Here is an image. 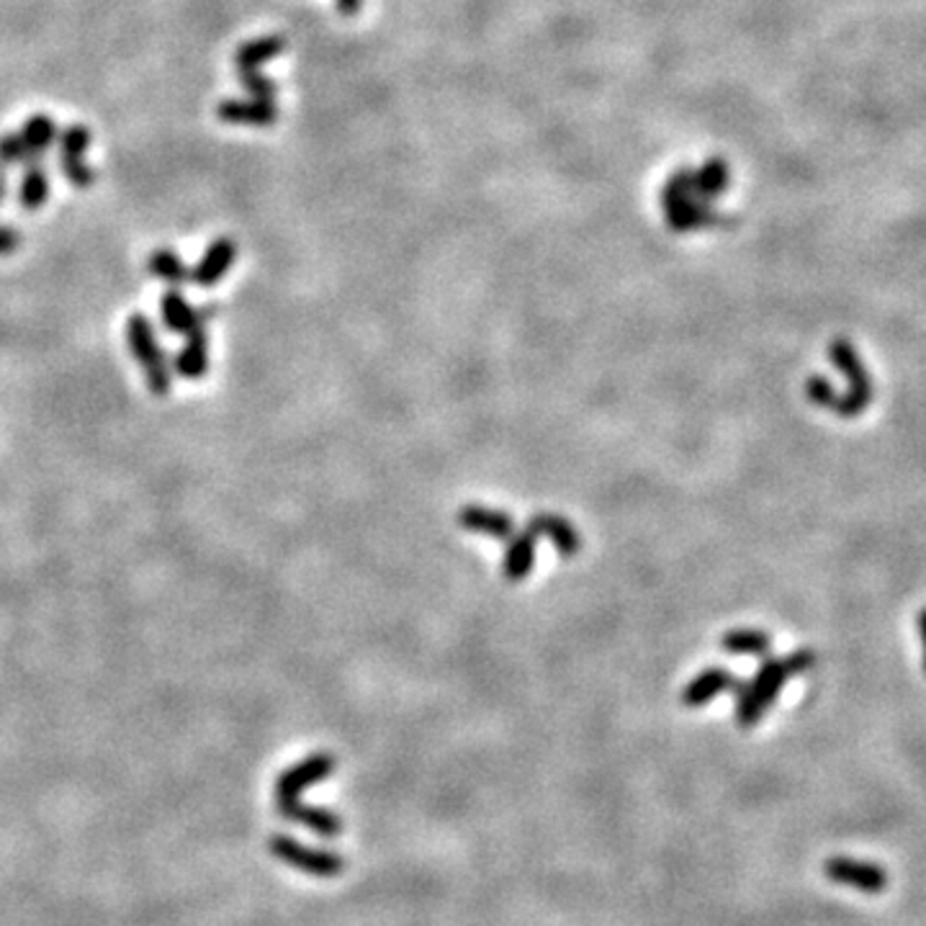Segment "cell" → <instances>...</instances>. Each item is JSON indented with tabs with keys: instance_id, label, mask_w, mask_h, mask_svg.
Here are the masks:
<instances>
[{
	"instance_id": "cell-1",
	"label": "cell",
	"mask_w": 926,
	"mask_h": 926,
	"mask_svg": "<svg viewBox=\"0 0 926 926\" xmlns=\"http://www.w3.org/2000/svg\"><path fill=\"white\" fill-rule=\"evenodd\" d=\"M793 677L785 656H764L754 677L749 683H737V723L741 729H754L756 723L767 716V710L775 706L777 695Z\"/></svg>"
},
{
	"instance_id": "cell-8",
	"label": "cell",
	"mask_w": 926,
	"mask_h": 926,
	"mask_svg": "<svg viewBox=\"0 0 926 926\" xmlns=\"http://www.w3.org/2000/svg\"><path fill=\"white\" fill-rule=\"evenodd\" d=\"M664 214H667V225L675 229V232H693V229H708L723 221V217L710 209L708 201H702L695 194L672 198V201H664Z\"/></svg>"
},
{
	"instance_id": "cell-3",
	"label": "cell",
	"mask_w": 926,
	"mask_h": 926,
	"mask_svg": "<svg viewBox=\"0 0 926 926\" xmlns=\"http://www.w3.org/2000/svg\"><path fill=\"white\" fill-rule=\"evenodd\" d=\"M829 361L834 363V369L841 373V379L847 381V392L839 394L837 400V412L839 417L845 420H852V417H860L864 410L872 404V396H875V389H872V379L868 373V366L862 363L860 353H857V348L852 342L839 338L834 340L829 346Z\"/></svg>"
},
{
	"instance_id": "cell-30",
	"label": "cell",
	"mask_w": 926,
	"mask_h": 926,
	"mask_svg": "<svg viewBox=\"0 0 926 926\" xmlns=\"http://www.w3.org/2000/svg\"><path fill=\"white\" fill-rule=\"evenodd\" d=\"M361 3L363 0H338V11L346 13V17H353L361 9Z\"/></svg>"
},
{
	"instance_id": "cell-15",
	"label": "cell",
	"mask_w": 926,
	"mask_h": 926,
	"mask_svg": "<svg viewBox=\"0 0 926 926\" xmlns=\"http://www.w3.org/2000/svg\"><path fill=\"white\" fill-rule=\"evenodd\" d=\"M217 117L227 124L237 127H271L279 119V109L273 101H240V98H229L217 106Z\"/></svg>"
},
{
	"instance_id": "cell-32",
	"label": "cell",
	"mask_w": 926,
	"mask_h": 926,
	"mask_svg": "<svg viewBox=\"0 0 926 926\" xmlns=\"http://www.w3.org/2000/svg\"><path fill=\"white\" fill-rule=\"evenodd\" d=\"M9 196V167L0 165V201Z\"/></svg>"
},
{
	"instance_id": "cell-14",
	"label": "cell",
	"mask_w": 926,
	"mask_h": 926,
	"mask_svg": "<svg viewBox=\"0 0 926 926\" xmlns=\"http://www.w3.org/2000/svg\"><path fill=\"white\" fill-rule=\"evenodd\" d=\"M209 371V333L206 327L186 335L178 353L173 358V373L186 381H198Z\"/></svg>"
},
{
	"instance_id": "cell-16",
	"label": "cell",
	"mask_w": 926,
	"mask_h": 926,
	"mask_svg": "<svg viewBox=\"0 0 926 926\" xmlns=\"http://www.w3.org/2000/svg\"><path fill=\"white\" fill-rule=\"evenodd\" d=\"M286 50V42L283 36H260V40L244 42L235 55V67L237 73L244 70H260V65L271 63L273 57H279L281 52Z\"/></svg>"
},
{
	"instance_id": "cell-25",
	"label": "cell",
	"mask_w": 926,
	"mask_h": 926,
	"mask_svg": "<svg viewBox=\"0 0 926 926\" xmlns=\"http://www.w3.org/2000/svg\"><path fill=\"white\" fill-rule=\"evenodd\" d=\"M806 396L810 404H816V407H829L834 410L837 407V400H839V392L834 389V384L821 373H814V377H808L806 381Z\"/></svg>"
},
{
	"instance_id": "cell-29",
	"label": "cell",
	"mask_w": 926,
	"mask_h": 926,
	"mask_svg": "<svg viewBox=\"0 0 926 926\" xmlns=\"http://www.w3.org/2000/svg\"><path fill=\"white\" fill-rule=\"evenodd\" d=\"M21 242H24V237H21L17 229L9 225H0V255H13V252L21 248Z\"/></svg>"
},
{
	"instance_id": "cell-10",
	"label": "cell",
	"mask_w": 926,
	"mask_h": 926,
	"mask_svg": "<svg viewBox=\"0 0 926 926\" xmlns=\"http://www.w3.org/2000/svg\"><path fill=\"white\" fill-rule=\"evenodd\" d=\"M458 523H461L466 531L481 533L492 541H508L510 535L518 531L515 520H512L508 512L484 508V504H466V508L458 512Z\"/></svg>"
},
{
	"instance_id": "cell-19",
	"label": "cell",
	"mask_w": 926,
	"mask_h": 926,
	"mask_svg": "<svg viewBox=\"0 0 926 926\" xmlns=\"http://www.w3.org/2000/svg\"><path fill=\"white\" fill-rule=\"evenodd\" d=\"M19 134H21V142L26 144L29 155H32L34 160H42L44 152L57 142L55 119L47 117V113H34L32 119H26V124Z\"/></svg>"
},
{
	"instance_id": "cell-31",
	"label": "cell",
	"mask_w": 926,
	"mask_h": 926,
	"mask_svg": "<svg viewBox=\"0 0 926 926\" xmlns=\"http://www.w3.org/2000/svg\"><path fill=\"white\" fill-rule=\"evenodd\" d=\"M918 636H922V646H924V672H926V608L918 612Z\"/></svg>"
},
{
	"instance_id": "cell-26",
	"label": "cell",
	"mask_w": 926,
	"mask_h": 926,
	"mask_svg": "<svg viewBox=\"0 0 926 926\" xmlns=\"http://www.w3.org/2000/svg\"><path fill=\"white\" fill-rule=\"evenodd\" d=\"M90 148V129L83 124L67 127L59 134V155H86Z\"/></svg>"
},
{
	"instance_id": "cell-9",
	"label": "cell",
	"mask_w": 926,
	"mask_h": 926,
	"mask_svg": "<svg viewBox=\"0 0 926 926\" xmlns=\"http://www.w3.org/2000/svg\"><path fill=\"white\" fill-rule=\"evenodd\" d=\"M235 258H237V242L232 240V237H219V240H214L209 248H206L201 260L190 268V281L201 288H211L214 283H219L229 273Z\"/></svg>"
},
{
	"instance_id": "cell-4",
	"label": "cell",
	"mask_w": 926,
	"mask_h": 926,
	"mask_svg": "<svg viewBox=\"0 0 926 926\" xmlns=\"http://www.w3.org/2000/svg\"><path fill=\"white\" fill-rule=\"evenodd\" d=\"M335 772V756L330 754H312L302 760L294 767L281 772L279 783H275V806H279V814L283 818L291 816L298 803H302V793L306 787L323 783L325 777H330Z\"/></svg>"
},
{
	"instance_id": "cell-28",
	"label": "cell",
	"mask_w": 926,
	"mask_h": 926,
	"mask_svg": "<svg viewBox=\"0 0 926 926\" xmlns=\"http://www.w3.org/2000/svg\"><path fill=\"white\" fill-rule=\"evenodd\" d=\"M785 662H787V667H791L793 677L795 675H806V672L814 669L816 654L810 652V649H795V652H791V654L785 656Z\"/></svg>"
},
{
	"instance_id": "cell-24",
	"label": "cell",
	"mask_w": 926,
	"mask_h": 926,
	"mask_svg": "<svg viewBox=\"0 0 926 926\" xmlns=\"http://www.w3.org/2000/svg\"><path fill=\"white\" fill-rule=\"evenodd\" d=\"M34 163H42V160H34L29 155L26 144L21 142V134H3L0 137V165L3 167H13V165H34Z\"/></svg>"
},
{
	"instance_id": "cell-2",
	"label": "cell",
	"mask_w": 926,
	"mask_h": 926,
	"mask_svg": "<svg viewBox=\"0 0 926 926\" xmlns=\"http://www.w3.org/2000/svg\"><path fill=\"white\" fill-rule=\"evenodd\" d=\"M127 342L129 350H132L134 361L140 363L144 373V381H148L150 392L165 400L173 389V366L167 361L165 350L160 348L155 325H152L150 317H144L137 312L127 319Z\"/></svg>"
},
{
	"instance_id": "cell-21",
	"label": "cell",
	"mask_w": 926,
	"mask_h": 926,
	"mask_svg": "<svg viewBox=\"0 0 926 926\" xmlns=\"http://www.w3.org/2000/svg\"><path fill=\"white\" fill-rule=\"evenodd\" d=\"M148 271L155 279L171 283V286H183V283L190 281V268L171 248H157L152 252L148 260Z\"/></svg>"
},
{
	"instance_id": "cell-12",
	"label": "cell",
	"mask_w": 926,
	"mask_h": 926,
	"mask_svg": "<svg viewBox=\"0 0 926 926\" xmlns=\"http://www.w3.org/2000/svg\"><path fill=\"white\" fill-rule=\"evenodd\" d=\"M504 543H508V548H504V558H502L504 579L523 581L531 577V571L535 566V546H538V535L525 525L523 531H515Z\"/></svg>"
},
{
	"instance_id": "cell-13",
	"label": "cell",
	"mask_w": 926,
	"mask_h": 926,
	"mask_svg": "<svg viewBox=\"0 0 926 926\" xmlns=\"http://www.w3.org/2000/svg\"><path fill=\"white\" fill-rule=\"evenodd\" d=\"M737 683L739 679L726 667H708L687 683L683 690V702L687 708H702L713 698H718V695L733 690Z\"/></svg>"
},
{
	"instance_id": "cell-7",
	"label": "cell",
	"mask_w": 926,
	"mask_h": 926,
	"mask_svg": "<svg viewBox=\"0 0 926 926\" xmlns=\"http://www.w3.org/2000/svg\"><path fill=\"white\" fill-rule=\"evenodd\" d=\"M211 315H214V306H209V312L196 309V306L190 304L178 288L165 291V294L160 296V317H163L165 327L173 335H183V338H186V335H190L194 330H201V327H206V319H209Z\"/></svg>"
},
{
	"instance_id": "cell-20",
	"label": "cell",
	"mask_w": 926,
	"mask_h": 926,
	"mask_svg": "<svg viewBox=\"0 0 926 926\" xmlns=\"http://www.w3.org/2000/svg\"><path fill=\"white\" fill-rule=\"evenodd\" d=\"M723 652L733 656H767L772 649V636L760 629H737L721 639Z\"/></svg>"
},
{
	"instance_id": "cell-6",
	"label": "cell",
	"mask_w": 926,
	"mask_h": 926,
	"mask_svg": "<svg viewBox=\"0 0 926 926\" xmlns=\"http://www.w3.org/2000/svg\"><path fill=\"white\" fill-rule=\"evenodd\" d=\"M824 872L834 883L854 887V891L868 895L883 893L887 887V872L875 862L852 860V857H831V860H826Z\"/></svg>"
},
{
	"instance_id": "cell-17",
	"label": "cell",
	"mask_w": 926,
	"mask_h": 926,
	"mask_svg": "<svg viewBox=\"0 0 926 926\" xmlns=\"http://www.w3.org/2000/svg\"><path fill=\"white\" fill-rule=\"evenodd\" d=\"M50 173L47 167L42 163H34L29 165L24 175H21V186H19V204L24 211H40L44 204L50 201Z\"/></svg>"
},
{
	"instance_id": "cell-11",
	"label": "cell",
	"mask_w": 926,
	"mask_h": 926,
	"mask_svg": "<svg viewBox=\"0 0 926 926\" xmlns=\"http://www.w3.org/2000/svg\"><path fill=\"white\" fill-rule=\"evenodd\" d=\"M527 527H531L538 538H548L551 543H554V548L564 558L577 556L581 551L579 531L562 515H554V512H538V515H533L531 520H527Z\"/></svg>"
},
{
	"instance_id": "cell-5",
	"label": "cell",
	"mask_w": 926,
	"mask_h": 926,
	"mask_svg": "<svg viewBox=\"0 0 926 926\" xmlns=\"http://www.w3.org/2000/svg\"><path fill=\"white\" fill-rule=\"evenodd\" d=\"M271 852L273 857H279L281 862H286L288 868L302 870L306 875L315 878H333L342 870V857L335 852H325V849L304 847L302 841L291 837H273Z\"/></svg>"
},
{
	"instance_id": "cell-27",
	"label": "cell",
	"mask_w": 926,
	"mask_h": 926,
	"mask_svg": "<svg viewBox=\"0 0 926 926\" xmlns=\"http://www.w3.org/2000/svg\"><path fill=\"white\" fill-rule=\"evenodd\" d=\"M240 80H242V88L248 90L252 98H258V101H273L275 98L273 80L265 78L260 70H244L240 73Z\"/></svg>"
},
{
	"instance_id": "cell-22",
	"label": "cell",
	"mask_w": 926,
	"mask_h": 926,
	"mask_svg": "<svg viewBox=\"0 0 926 926\" xmlns=\"http://www.w3.org/2000/svg\"><path fill=\"white\" fill-rule=\"evenodd\" d=\"M288 821L302 824V826H306V829L319 834V837H335V834H340V829H342L340 818L330 814V810L309 808V806H304V803H298V806L291 810Z\"/></svg>"
},
{
	"instance_id": "cell-18",
	"label": "cell",
	"mask_w": 926,
	"mask_h": 926,
	"mask_svg": "<svg viewBox=\"0 0 926 926\" xmlns=\"http://www.w3.org/2000/svg\"><path fill=\"white\" fill-rule=\"evenodd\" d=\"M729 163H726L723 157H710L698 173H693V190L695 196L710 204L716 196H721L723 190L729 188Z\"/></svg>"
},
{
	"instance_id": "cell-23",
	"label": "cell",
	"mask_w": 926,
	"mask_h": 926,
	"mask_svg": "<svg viewBox=\"0 0 926 926\" xmlns=\"http://www.w3.org/2000/svg\"><path fill=\"white\" fill-rule=\"evenodd\" d=\"M59 171L78 190H88L96 183V173L86 163V155H59Z\"/></svg>"
}]
</instances>
